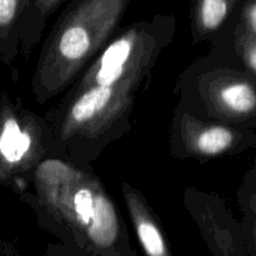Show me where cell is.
Listing matches in <instances>:
<instances>
[{"instance_id":"obj_15","label":"cell","mask_w":256,"mask_h":256,"mask_svg":"<svg viewBox=\"0 0 256 256\" xmlns=\"http://www.w3.org/2000/svg\"><path fill=\"white\" fill-rule=\"evenodd\" d=\"M0 256H24L19 252H14L12 246L6 244H2L0 245Z\"/></svg>"},{"instance_id":"obj_6","label":"cell","mask_w":256,"mask_h":256,"mask_svg":"<svg viewBox=\"0 0 256 256\" xmlns=\"http://www.w3.org/2000/svg\"><path fill=\"white\" fill-rule=\"evenodd\" d=\"M168 148L175 159L204 164L254 149L256 132L196 116L176 104L169 124Z\"/></svg>"},{"instance_id":"obj_3","label":"cell","mask_w":256,"mask_h":256,"mask_svg":"<svg viewBox=\"0 0 256 256\" xmlns=\"http://www.w3.org/2000/svg\"><path fill=\"white\" fill-rule=\"evenodd\" d=\"M132 0H70L42 42L32 78L38 104L62 94L119 29Z\"/></svg>"},{"instance_id":"obj_7","label":"cell","mask_w":256,"mask_h":256,"mask_svg":"<svg viewBox=\"0 0 256 256\" xmlns=\"http://www.w3.org/2000/svg\"><path fill=\"white\" fill-rule=\"evenodd\" d=\"M182 204L212 256H248L240 222L222 196L192 186L182 192Z\"/></svg>"},{"instance_id":"obj_4","label":"cell","mask_w":256,"mask_h":256,"mask_svg":"<svg viewBox=\"0 0 256 256\" xmlns=\"http://www.w3.org/2000/svg\"><path fill=\"white\" fill-rule=\"evenodd\" d=\"M174 94L196 116L256 130V82L215 48L180 72Z\"/></svg>"},{"instance_id":"obj_11","label":"cell","mask_w":256,"mask_h":256,"mask_svg":"<svg viewBox=\"0 0 256 256\" xmlns=\"http://www.w3.org/2000/svg\"><path fill=\"white\" fill-rule=\"evenodd\" d=\"M210 46L228 55L256 82V38L229 25L210 42Z\"/></svg>"},{"instance_id":"obj_10","label":"cell","mask_w":256,"mask_h":256,"mask_svg":"<svg viewBox=\"0 0 256 256\" xmlns=\"http://www.w3.org/2000/svg\"><path fill=\"white\" fill-rule=\"evenodd\" d=\"M32 0H0V60L12 65L20 54L22 25Z\"/></svg>"},{"instance_id":"obj_8","label":"cell","mask_w":256,"mask_h":256,"mask_svg":"<svg viewBox=\"0 0 256 256\" xmlns=\"http://www.w3.org/2000/svg\"><path fill=\"white\" fill-rule=\"evenodd\" d=\"M120 192L130 222L145 256H172L162 222L149 202L132 182L122 180Z\"/></svg>"},{"instance_id":"obj_12","label":"cell","mask_w":256,"mask_h":256,"mask_svg":"<svg viewBox=\"0 0 256 256\" xmlns=\"http://www.w3.org/2000/svg\"><path fill=\"white\" fill-rule=\"evenodd\" d=\"M70 0H32L20 32V54L29 58L42 40L52 15Z\"/></svg>"},{"instance_id":"obj_5","label":"cell","mask_w":256,"mask_h":256,"mask_svg":"<svg viewBox=\"0 0 256 256\" xmlns=\"http://www.w3.org/2000/svg\"><path fill=\"white\" fill-rule=\"evenodd\" d=\"M60 155L46 118L0 94V186L20 192L35 168Z\"/></svg>"},{"instance_id":"obj_9","label":"cell","mask_w":256,"mask_h":256,"mask_svg":"<svg viewBox=\"0 0 256 256\" xmlns=\"http://www.w3.org/2000/svg\"><path fill=\"white\" fill-rule=\"evenodd\" d=\"M240 0H192L189 24L192 44L212 42L232 22Z\"/></svg>"},{"instance_id":"obj_2","label":"cell","mask_w":256,"mask_h":256,"mask_svg":"<svg viewBox=\"0 0 256 256\" xmlns=\"http://www.w3.org/2000/svg\"><path fill=\"white\" fill-rule=\"evenodd\" d=\"M16 194L59 242L45 256H138L122 214L90 166L46 158Z\"/></svg>"},{"instance_id":"obj_13","label":"cell","mask_w":256,"mask_h":256,"mask_svg":"<svg viewBox=\"0 0 256 256\" xmlns=\"http://www.w3.org/2000/svg\"><path fill=\"white\" fill-rule=\"evenodd\" d=\"M242 232L248 256H256V156L245 172L236 194Z\"/></svg>"},{"instance_id":"obj_1","label":"cell","mask_w":256,"mask_h":256,"mask_svg":"<svg viewBox=\"0 0 256 256\" xmlns=\"http://www.w3.org/2000/svg\"><path fill=\"white\" fill-rule=\"evenodd\" d=\"M175 32L172 14H155L114 32L45 115L60 155L90 166L129 134L138 98Z\"/></svg>"},{"instance_id":"obj_14","label":"cell","mask_w":256,"mask_h":256,"mask_svg":"<svg viewBox=\"0 0 256 256\" xmlns=\"http://www.w3.org/2000/svg\"><path fill=\"white\" fill-rule=\"evenodd\" d=\"M229 25L256 38V0H240Z\"/></svg>"}]
</instances>
